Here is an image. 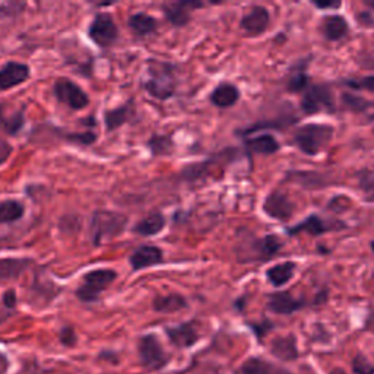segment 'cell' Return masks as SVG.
Here are the masks:
<instances>
[{"label": "cell", "mask_w": 374, "mask_h": 374, "mask_svg": "<svg viewBox=\"0 0 374 374\" xmlns=\"http://www.w3.org/2000/svg\"><path fill=\"white\" fill-rule=\"evenodd\" d=\"M282 249V242L275 234L254 237L247 234L243 242L237 246V259L242 263L267 262Z\"/></svg>", "instance_id": "obj_1"}, {"label": "cell", "mask_w": 374, "mask_h": 374, "mask_svg": "<svg viewBox=\"0 0 374 374\" xmlns=\"http://www.w3.org/2000/svg\"><path fill=\"white\" fill-rule=\"evenodd\" d=\"M334 126L322 123H307L294 132L293 142L304 155L320 154L334 138Z\"/></svg>", "instance_id": "obj_2"}, {"label": "cell", "mask_w": 374, "mask_h": 374, "mask_svg": "<svg viewBox=\"0 0 374 374\" xmlns=\"http://www.w3.org/2000/svg\"><path fill=\"white\" fill-rule=\"evenodd\" d=\"M143 86L148 94L153 95L154 98L167 100L173 97L177 86L174 68L170 63L149 61L148 78Z\"/></svg>", "instance_id": "obj_3"}, {"label": "cell", "mask_w": 374, "mask_h": 374, "mask_svg": "<svg viewBox=\"0 0 374 374\" xmlns=\"http://www.w3.org/2000/svg\"><path fill=\"white\" fill-rule=\"evenodd\" d=\"M127 218L113 211H97L91 219V238L95 246L122 234L126 228Z\"/></svg>", "instance_id": "obj_4"}, {"label": "cell", "mask_w": 374, "mask_h": 374, "mask_svg": "<svg viewBox=\"0 0 374 374\" xmlns=\"http://www.w3.org/2000/svg\"><path fill=\"white\" fill-rule=\"evenodd\" d=\"M117 274L113 269H95L84 275L82 286L77 290V297L84 303L97 302L101 293L106 291L116 281Z\"/></svg>", "instance_id": "obj_5"}, {"label": "cell", "mask_w": 374, "mask_h": 374, "mask_svg": "<svg viewBox=\"0 0 374 374\" xmlns=\"http://www.w3.org/2000/svg\"><path fill=\"white\" fill-rule=\"evenodd\" d=\"M138 351L141 364L148 371H159L169 364V355L155 335L142 336Z\"/></svg>", "instance_id": "obj_6"}, {"label": "cell", "mask_w": 374, "mask_h": 374, "mask_svg": "<svg viewBox=\"0 0 374 374\" xmlns=\"http://www.w3.org/2000/svg\"><path fill=\"white\" fill-rule=\"evenodd\" d=\"M335 98L327 85H310L302 98V110L304 114H316L320 111H335Z\"/></svg>", "instance_id": "obj_7"}, {"label": "cell", "mask_w": 374, "mask_h": 374, "mask_svg": "<svg viewBox=\"0 0 374 374\" xmlns=\"http://www.w3.org/2000/svg\"><path fill=\"white\" fill-rule=\"evenodd\" d=\"M88 36L97 46L107 49L116 42L118 37V28L109 13H98L94 21L89 25Z\"/></svg>", "instance_id": "obj_8"}, {"label": "cell", "mask_w": 374, "mask_h": 374, "mask_svg": "<svg viewBox=\"0 0 374 374\" xmlns=\"http://www.w3.org/2000/svg\"><path fill=\"white\" fill-rule=\"evenodd\" d=\"M54 97L72 110H82L89 104V98L84 89L68 78L57 79L53 86Z\"/></svg>", "instance_id": "obj_9"}, {"label": "cell", "mask_w": 374, "mask_h": 374, "mask_svg": "<svg viewBox=\"0 0 374 374\" xmlns=\"http://www.w3.org/2000/svg\"><path fill=\"white\" fill-rule=\"evenodd\" d=\"M342 228H345V226H342V224L326 221V219L320 218L319 215H309L302 222L295 224V226L287 227L286 233L288 235L309 234V235H313V237H318V235H322L325 233L336 231V230H342Z\"/></svg>", "instance_id": "obj_10"}, {"label": "cell", "mask_w": 374, "mask_h": 374, "mask_svg": "<svg viewBox=\"0 0 374 374\" xmlns=\"http://www.w3.org/2000/svg\"><path fill=\"white\" fill-rule=\"evenodd\" d=\"M307 306L306 298H297L290 291H278L269 294L267 310L281 316H291V314L303 310Z\"/></svg>", "instance_id": "obj_11"}, {"label": "cell", "mask_w": 374, "mask_h": 374, "mask_svg": "<svg viewBox=\"0 0 374 374\" xmlns=\"http://www.w3.org/2000/svg\"><path fill=\"white\" fill-rule=\"evenodd\" d=\"M262 208H263V212L269 218L276 219V221H288L294 214L295 205L291 202V199L286 193L274 190L272 193L267 194Z\"/></svg>", "instance_id": "obj_12"}, {"label": "cell", "mask_w": 374, "mask_h": 374, "mask_svg": "<svg viewBox=\"0 0 374 374\" xmlns=\"http://www.w3.org/2000/svg\"><path fill=\"white\" fill-rule=\"evenodd\" d=\"M269 24H271V13L265 6L251 8L240 21L242 29L250 37L263 34L269 28Z\"/></svg>", "instance_id": "obj_13"}, {"label": "cell", "mask_w": 374, "mask_h": 374, "mask_svg": "<svg viewBox=\"0 0 374 374\" xmlns=\"http://www.w3.org/2000/svg\"><path fill=\"white\" fill-rule=\"evenodd\" d=\"M166 334L173 345L177 348H190L201 338L198 326L193 320L174 326V327H167Z\"/></svg>", "instance_id": "obj_14"}, {"label": "cell", "mask_w": 374, "mask_h": 374, "mask_svg": "<svg viewBox=\"0 0 374 374\" xmlns=\"http://www.w3.org/2000/svg\"><path fill=\"white\" fill-rule=\"evenodd\" d=\"M271 354L282 363H293L300 357L298 339L294 334L276 336L271 342Z\"/></svg>", "instance_id": "obj_15"}, {"label": "cell", "mask_w": 374, "mask_h": 374, "mask_svg": "<svg viewBox=\"0 0 374 374\" xmlns=\"http://www.w3.org/2000/svg\"><path fill=\"white\" fill-rule=\"evenodd\" d=\"M203 3L201 2H174V3H167L164 5V13H166L167 20L174 25V26H186L190 21L192 10L202 8Z\"/></svg>", "instance_id": "obj_16"}, {"label": "cell", "mask_w": 374, "mask_h": 374, "mask_svg": "<svg viewBox=\"0 0 374 374\" xmlns=\"http://www.w3.org/2000/svg\"><path fill=\"white\" fill-rule=\"evenodd\" d=\"M29 77V68L20 62H8L0 68V89H10L25 82Z\"/></svg>", "instance_id": "obj_17"}, {"label": "cell", "mask_w": 374, "mask_h": 374, "mask_svg": "<svg viewBox=\"0 0 374 374\" xmlns=\"http://www.w3.org/2000/svg\"><path fill=\"white\" fill-rule=\"evenodd\" d=\"M238 374H293L288 368L278 366L262 357H250L242 364Z\"/></svg>", "instance_id": "obj_18"}, {"label": "cell", "mask_w": 374, "mask_h": 374, "mask_svg": "<svg viewBox=\"0 0 374 374\" xmlns=\"http://www.w3.org/2000/svg\"><path fill=\"white\" fill-rule=\"evenodd\" d=\"M162 262V250L157 246H141L132 253L130 265L133 271H141L143 267L154 266Z\"/></svg>", "instance_id": "obj_19"}, {"label": "cell", "mask_w": 374, "mask_h": 374, "mask_svg": "<svg viewBox=\"0 0 374 374\" xmlns=\"http://www.w3.org/2000/svg\"><path fill=\"white\" fill-rule=\"evenodd\" d=\"M322 33L327 41H339L350 33L348 21L342 15H327L322 20Z\"/></svg>", "instance_id": "obj_20"}, {"label": "cell", "mask_w": 374, "mask_h": 374, "mask_svg": "<svg viewBox=\"0 0 374 374\" xmlns=\"http://www.w3.org/2000/svg\"><path fill=\"white\" fill-rule=\"evenodd\" d=\"M244 146L249 153L258 154V155H272L278 153L281 148L275 137H272V134H269V133H263L256 138L244 141Z\"/></svg>", "instance_id": "obj_21"}, {"label": "cell", "mask_w": 374, "mask_h": 374, "mask_svg": "<svg viewBox=\"0 0 374 374\" xmlns=\"http://www.w3.org/2000/svg\"><path fill=\"white\" fill-rule=\"evenodd\" d=\"M238 100H240V91L235 85L228 82L219 84L211 94L212 104L219 109L233 107Z\"/></svg>", "instance_id": "obj_22"}, {"label": "cell", "mask_w": 374, "mask_h": 374, "mask_svg": "<svg viewBox=\"0 0 374 374\" xmlns=\"http://www.w3.org/2000/svg\"><path fill=\"white\" fill-rule=\"evenodd\" d=\"M295 269L297 265L294 262H282L269 267L266 271V278L275 288H281L291 281L295 274Z\"/></svg>", "instance_id": "obj_23"}, {"label": "cell", "mask_w": 374, "mask_h": 374, "mask_svg": "<svg viewBox=\"0 0 374 374\" xmlns=\"http://www.w3.org/2000/svg\"><path fill=\"white\" fill-rule=\"evenodd\" d=\"M31 265L26 258H8L0 260V281L18 279Z\"/></svg>", "instance_id": "obj_24"}, {"label": "cell", "mask_w": 374, "mask_h": 374, "mask_svg": "<svg viewBox=\"0 0 374 374\" xmlns=\"http://www.w3.org/2000/svg\"><path fill=\"white\" fill-rule=\"evenodd\" d=\"M134 116V107L132 102L123 104V106L117 107L114 110H109L104 113V122H106L107 130L113 132L117 127H120L122 125L127 123L130 118Z\"/></svg>", "instance_id": "obj_25"}, {"label": "cell", "mask_w": 374, "mask_h": 374, "mask_svg": "<svg viewBox=\"0 0 374 374\" xmlns=\"http://www.w3.org/2000/svg\"><path fill=\"white\" fill-rule=\"evenodd\" d=\"M164 227H166V218H164V215L161 212H153L146 218L141 219L137 226H134L133 231L143 237H151L161 233Z\"/></svg>", "instance_id": "obj_26"}, {"label": "cell", "mask_w": 374, "mask_h": 374, "mask_svg": "<svg viewBox=\"0 0 374 374\" xmlns=\"http://www.w3.org/2000/svg\"><path fill=\"white\" fill-rule=\"evenodd\" d=\"M129 26L138 37H145L157 31L158 22L151 17V15L139 12L132 15L129 20Z\"/></svg>", "instance_id": "obj_27"}, {"label": "cell", "mask_w": 374, "mask_h": 374, "mask_svg": "<svg viewBox=\"0 0 374 374\" xmlns=\"http://www.w3.org/2000/svg\"><path fill=\"white\" fill-rule=\"evenodd\" d=\"M187 307L186 298L180 294H169L158 295L154 300V310L158 313H176Z\"/></svg>", "instance_id": "obj_28"}, {"label": "cell", "mask_w": 374, "mask_h": 374, "mask_svg": "<svg viewBox=\"0 0 374 374\" xmlns=\"http://www.w3.org/2000/svg\"><path fill=\"white\" fill-rule=\"evenodd\" d=\"M297 123L295 117H282L281 120H266V122H258L254 123L243 130H238L237 133L240 134V137H250L253 133H258L262 130H267V129H275V130H281L283 127H288L291 125Z\"/></svg>", "instance_id": "obj_29"}, {"label": "cell", "mask_w": 374, "mask_h": 374, "mask_svg": "<svg viewBox=\"0 0 374 374\" xmlns=\"http://www.w3.org/2000/svg\"><path fill=\"white\" fill-rule=\"evenodd\" d=\"M25 214V208L18 201H3L0 202V224H10L20 221Z\"/></svg>", "instance_id": "obj_30"}, {"label": "cell", "mask_w": 374, "mask_h": 374, "mask_svg": "<svg viewBox=\"0 0 374 374\" xmlns=\"http://www.w3.org/2000/svg\"><path fill=\"white\" fill-rule=\"evenodd\" d=\"M309 86H310V78L306 72V65L303 62L300 69L293 68L290 78L287 81V89L293 94H298V93H304Z\"/></svg>", "instance_id": "obj_31"}, {"label": "cell", "mask_w": 374, "mask_h": 374, "mask_svg": "<svg viewBox=\"0 0 374 374\" xmlns=\"http://www.w3.org/2000/svg\"><path fill=\"white\" fill-rule=\"evenodd\" d=\"M25 118L22 111L15 113L12 116H6L3 111V107L0 106V129L6 132L8 134H17L24 127Z\"/></svg>", "instance_id": "obj_32"}, {"label": "cell", "mask_w": 374, "mask_h": 374, "mask_svg": "<svg viewBox=\"0 0 374 374\" xmlns=\"http://www.w3.org/2000/svg\"><path fill=\"white\" fill-rule=\"evenodd\" d=\"M148 148L151 149L153 155H170L173 153L174 142L170 137H164V134H154V137L148 141Z\"/></svg>", "instance_id": "obj_33"}, {"label": "cell", "mask_w": 374, "mask_h": 374, "mask_svg": "<svg viewBox=\"0 0 374 374\" xmlns=\"http://www.w3.org/2000/svg\"><path fill=\"white\" fill-rule=\"evenodd\" d=\"M291 178L294 182L300 183L302 186L304 187H311V189H319L322 186H325V178L322 174H318V173H293Z\"/></svg>", "instance_id": "obj_34"}, {"label": "cell", "mask_w": 374, "mask_h": 374, "mask_svg": "<svg viewBox=\"0 0 374 374\" xmlns=\"http://www.w3.org/2000/svg\"><path fill=\"white\" fill-rule=\"evenodd\" d=\"M351 368L354 374H374V364L364 354H357L352 358Z\"/></svg>", "instance_id": "obj_35"}, {"label": "cell", "mask_w": 374, "mask_h": 374, "mask_svg": "<svg viewBox=\"0 0 374 374\" xmlns=\"http://www.w3.org/2000/svg\"><path fill=\"white\" fill-rule=\"evenodd\" d=\"M345 86L355 89V91H370L374 93V75H368V77L364 78H358V79H345L342 82Z\"/></svg>", "instance_id": "obj_36"}, {"label": "cell", "mask_w": 374, "mask_h": 374, "mask_svg": "<svg viewBox=\"0 0 374 374\" xmlns=\"http://www.w3.org/2000/svg\"><path fill=\"white\" fill-rule=\"evenodd\" d=\"M342 101L348 109H351L352 111H357V113L363 111L371 106V102H368L366 98L350 94V93H345L342 95Z\"/></svg>", "instance_id": "obj_37"}, {"label": "cell", "mask_w": 374, "mask_h": 374, "mask_svg": "<svg viewBox=\"0 0 374 374\" xmlns=\"http://www.w3.org/2000/svg\"><path fill=\"white\" fill-rule=\"evenodd\" d=\"M358 180H360V186L364 190L366 196L370 201H374V174L364 170L360 173V176H358Z\"/></svg>", "instance_id": "obj_38"}, {"label": "cell", "mask_w": 374, "mask_h": 374, "mask_svg": "<svg viewBox=\"0 0 374 374\" xmlns=\"http://www.w3.org/2000/svg\"><path fill=\"white\" fill-rule=\"evenodd\" d=\"M62 137L68 141L77 142L81 145H91L95 142L97 134L94 132H84V133H62Z\"/></svg>", "instance_id": "obj_39"}, {"label": "cell", "mask_w": 374, "mask_h": 374, "mask_svg": "<svg viewBox=\"0 0 374 374\" xmlns=\"http://www.w3.org/2000/svg\"><path fill=\"white\" fill-rule=\"evenodd\" d=\"M249 327L251 329V332L256 336L258 341H263V338L272 331L274 329V323L271 320H262V322H256V323H249Z\"/></svg>", "instance_id": "obj_40"}, {"label": "cell", "mask_w": 374, "mask_h": 374, "mask_svg": "<svg viewBox=\"0 0 374 374\" xmlns=\"http://www.w3.org/2000/svg\"><path fill=\"white\" fill-rule=\"evenodd\" d=\"M355 62L360 65L361 68H364V69L373 70L374 69V47L358 53Z\"/></svg>", "instance_id": "obj_41"}, {"label": "cell", "mask_w": 374, "mask_h": 374, "mask_svg": "<svg viewBox=\"0 0 374 374\" xmlns=\"http://www.w3.org/2000/svg\"><path fill=\"white\" fill-rule=\"evenodd\" d=\"M61 341L65 347H73L75 343H77L78 338L72 327H63L61 332Z\"/></svg>", "instance_id": "obj_42"}, {"label": "cell", "mask_w": 374, "mask_h": 374, "mask_svg": "<svg viewBox=\"0 0 374 374\" xmlns=\"http://www.w3.org/2000/svg\"><path fill=\"white\" fill-rule=\"evenodd\" d=\"M10 154H12V145L3 138H0V166L9 159Z\"/></svg>", "instance_id": "obj_43"}, {"label": "cell", "mask_w": 374, "mask_h": 374, "mask_svg": "<svg viewBox=\"0 0 374 374\" xmlns=\"http://www.w3.org/2000/svg\"><path fill=\"white\" fill-rule=\"evenodd\" d=\"M357 20H358V24H360V25L374 26V17H373V12H370V10H364V12L358 13Z\"/></svg>", "instance_id": "obj_44"}, {"label": "cell", "mask_w": 374, "mask_h": 374, "mask_svg": "<svg viewBox=\"0 0 374 374\" xmlns=\"http://www.w3.org/2000/svg\"><path fill=\"white\" fill-rule=\"evenodd\" d=\"M3 304H5L8 309H13L15 306H17V294H15L13 290H8V291L3 294Z\"/></svg>", "instance_id": "obj_45"}, {"label": "cell", "mask_w": 374, "mask_h": 374, "mask_svg": "<svg viewBox=\"0 0 374 374\" xmlns=\"http://www.w3.org/2000/svg\"><path fill=\"white\" fill-rule=\"evenodd\" d=\"M313 5L316 6L318 9H339L341 8V2H313Z\"/></svg>", "instance_id": "obj_46"}, {"label": "cell", "mask_w": 374, "mask_h": 374, "mask_svg": "<svg viewBox=\"0 0 374 374\" xmlns=\"http://www.w3.org/2000/svg\"><path fill=\"white\" fill-rule=\"evenodd\" d=\"M326 302H327V291L323 290V291H320V293L318 294L316 300H314V304H323V303H326Z\"/></svg>", "instance_id": "obj_47"}, {"label": "cell", "mask_w": 374, "mask_h": 374, "mask_svg": "<svg viewBox=\"0 0 374 374\" xmlns=\"http://www.w3.org/2000/svg\"><path fill=\"white\" fill-rule=\"evenodd\" d=\"M366 331H373L374 332V311L368 314V318L366 320Z\"/></svg>", "instance_id": "obj_48"}, {"label": "cell", "mask_w": 374, "mask_h": 374, "mask_svg": "<svg viewBox=\"0 0 374 374\" xmlns=\"http://www.w3.org/2000/svg\"><path fill=\"white\" fill-rule=\"evenodd\" d=\"M8 371V360L5 355L0 354V374H5Z\"/></svg>", "instance_id": "obj_49"}, {"label": "cell", "mask_w": 374, "mask_h": 374, "mask_svg": "<svg viewBox=\"0 0 374 374\" xmlns=\"http://www.w3.org/2000/svg\"><path fill=\"white\" fill-rule=\"evenodd\" d=\"M329 374H347V371L343 370L342 367H335V368H332L331 371H329Z\"/></svg>", "instance_id": "obj_50"}, {"label": "cell", "mask_w": 374, "mask_h": 374, "mask_svg": "<svg viewBox=\"0 0 374 374\" xmlns=\"http://www.w3.org/2000/svg\"><path fill=\"white\" fill-rule=\"evenodd\" d=\"M364 5H366V6H368L371 10H374V0H366Z\"/></svg>", "instance_id": "obj_51"}, {"label": "cell", "mask_w": 374, "mask_h": 374, "mask_svg": "<svg viewBox=\"0 0 374 374\" xmlns=\"http://www.w3.org/2000/svg\"><path fill=\"white\" fill-rule=\"evenodd\" d=\"M370 246H371V250H373V253H374V242H371Z\"/></svg>", "instance_id": "obj_52"}]
</instances>
